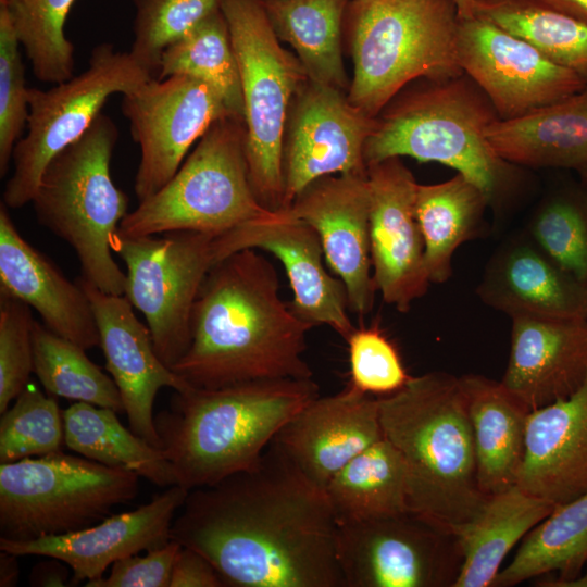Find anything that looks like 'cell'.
Listing matches in <instances>:
<instances>
[{"label": "cell", "mask_w": 587, "mask_h": 587, "mask_svg": "<svg viewBox=\"0 0 587 587\" xmlns=\"http://www.w3.org/2000/svg\"><path fill=\"white\" fill-rule=\"evenodd\" d=\"M457 51L461 68L500 120L520 117L587 86L529 42L476 15L460 16Z\"/></svg>", "instance_id": "cell-16"}, {"label": "cell", "mask_w": 587, "mask_h": 587, "mask_svg": "<svg viewBox=\"0 0 587 587\" xmlns=\"http://www.w3.org/2000/svg\"><path fill=\"white\" fill-rule=\"evenodd\" d=\"M0 295L25 302L49 329L85 350L99 346L86 292L20 235L4 203L0 205Z\"/></svg>", "instance_id": "cell-25"}, {"label": "cell", "mask_w": 587, "mask_h": 587, "mask_svg": "<svg viewBox=\"0 0 587 587\" xmlns=\"http://www.w3.org/2000/svg\"><path fill=\"white\" fill-rule=\"evenodd\" d=\"M496 154L508 163L587 168V86L560 101L487 129Z\"/></svg>", "instance_id": "cell-28"}, {"label": "cell", "mask_w": 587, "mask_h": 587, "mask_svg": "<svg viewBox=\"0 0 587 587\" xmlns=\"http://www.w3.org/2000/svg\"><path fill=\"white\" fill-rule=\"evenodd\" d=\"M222 577L200 552L182 546L175 559L170 587H223Z\"/></svg>", "instance_id": "cell-46"}, {"label": "cell", "mask_w": 587, "mask_h": 587, "mask_svg": "<svg viewBox=\"0 0 587 587\" xmlns=\"http://www.w3.org/2000/svg\"><path fill=\"white\" fill-rule=\"evenodd\" d=\"M30 307L0 295V413L29 383L34 372Z\"/></svg>", "instance_id": "cell-44"}, {"label": "cell", "mask_w": 587, "mask_h": 587, "mask_svg": "<svg viewBox=\"0 0 587 587\" xmlns=\"http://www.w3.org/2000/svg\"><path fill=\"white\" fill-rule=\"evenodd\" d=\"M476 295L511 319L587 320V284L558 265L526 233L497 249Z\"/></svg>", "instance_id": "cell-23"}, {"label": "cell", "mask_w": 587, "mask_h": 587, "mask_svg": "<svg viewBox=\"0 0 587 587\" xmlns=\"http://www.w3.org/2000/svg\"><path fill=\"white\" fill-rule=\"evenodd\" d=\"M348 342L350 385L372 396H388L403 388L410 376L401 357L377 325L354 328Z\"/></svg>", "instance_id": "cell-43"}, {"label": "cell", "mask_w": 587, "mask_h": 587, "mask_svg": "<svg viewBox=\"0 0 587 587\" xmlns=\"http://www.w3.org/2000/svg\"><path fill=\"white\" fill-rule=\"evenodd\" d=\"M212 248L214 263L243 249L272 253L285 267L294 294L290 305L301 319L327 325L345 340L354 330L345 285L325 268L320 237L307 223L276 212L214 237Z\"/></svg>", "instance_id": "cell-18"}, {"label": "cell", "mask_w": 587, "mask_h": 587, "mask_svg": "<svg viewBox=\"0 0 587 587\" xmlns=\"http://www.w3.org/2000/svg\"><path fill=\"white\" fill-rule=\"evenodd\" d=\"M221 10L240 73L250 185L263 208L278 212L287 116L308 75L297 55L282 46L262 0H222Z\"/></svg>", "instance_id": "cell-9"}, {"label": "cell", "mask_w": 587, "mask_h": 587, "mask_svg": "<svg viewBox=\"0 0 587 587\" xmlns=\"http://www.w3.org/2000/svg\"><path fill=\"white\" fill-rule=\"evenodd\" d=\"M587 564V491L557 505L524 538L492 587H512L540 577L536 586L563 587Z\"/></svg>", "instance_id": "cell-30"}, {"label": "cell", "mask_w": 587, "mask_h": 587, "mask_svg": "<svg viewBox=\"0 0 587 587\" xmlns=\"http://www.w3.org/2000/svg\"><path fill=\"white\" fill-rule=\"evenodd\" d=\"M526 234L558 265L587 284V188L583 183L546 198Z\"/></svg>", "instance_id": "cell-39"}, {"label": "cell", "mask_w": 587, "mask_h": 587, "mask_svg": "<svg viewBox=\"0 0 587 587\" xmlns=\"http://www.w3.org/2000/svg\"><path fill=\"white\" fill-rule=\"evenodd\" d=\"M33 357L34 373L49 394L124 411L113 378L89 360L85 349L37 321L33 325Z\"/></svg>", "instance_id": "cell-37"}, {"label": "cell", "mask_w": 587, "mask_h": 587, "mask_svg": "<svg viewBox=\"0 0 587 587\" xmlns=\"http://www.w3.org/2000/svg\"><path fill=\"white\" fill-rule=\"evenodd\" d=\"M35 77L59 84L74 76L75 48L64 26L75 0H4Z\"/></svg>", "instance_id": "cell-38"}, {"label": "cell", "mask_w": 587, "mask_h": 587, "mask_svg": "<svg viewBox=\"0 0 587 587\" xmlns=\"http://www.w3.org/2000/svg\"><path fill=\"white\" fill-rule=\"evenodd\" d=\"M325 491L272 442L251 470L189 490L170 537L225 586L344 587Z\"/></svg>", "instance_id": "cell-1"}, {"label": "cell", "mask_w": 587, "mask_h": 587, "mask_svg": "<svg viewBox=\"0 0 587 587\" xmlns=\"http://www.w3.org/2000/svg\"><path fill=\"white\" fill-rule=\"evenodd\" d=\"M135 7L132 57L152 75L163 51L221 9L222 0H132Z\"/></svg>", "instance_id": "cell-41"}, {"label": "cell", "mask_w": 587, "mask_h": 587, "mask_svg": "<svg viewBox=\"0 0 587 587\" xmlns=\"http://www.w3.org/2000/svg\"><path fill=\"white\" fill-rule=\"evenodd\" d=\"M70 566L62 560L50 558V560L37 563L30 574L29 584L40 587H63L71 586Z\"/></svg>", "instance_id": "cell-47"}, {"label": "cell", "mask_w": 587, "mask_h": 587, "mask_svg": "<svg viewBox=\"0 0 587 587\" xmlns=\"http://www.w3.org/2000/svg\"><path fill=\"white\" fill-rule=\"evenodd\" d=\"M373 278L383 300L405 313L430 284L415 216L417 182L400 158L367 165Z\"/></svg>", "instance_id": "cell-17"}, {"label": "cell", "mask_w": 587, "mask_h": 587, "mask_svg": "<svg viewBox=\"0 0 587 587\" xmlns=\"http://www.w3.org/2000/svg\"><path fill=\"white\" fill-rule=\"evenodd\" d=\"M116 411L74 402L63 411L65 446L95 462L123 469L161 486L176 484L164 452L127 429Z\"/></svg>", "instance_id": "cell-34"}, {"label": "cell", "mask_w": 587, "mask_h": 587, "mask_svg": "<svg viewBox=\"0 0 587 587\" xmlns=\"http://www.w3.org/2000/svg\"><path fill=\"white\" fill-rule=\"evenodd\" d=\"M245 121L214 122L176 174L126 214L118 233L128 237L190 230L220 236L276 212L263 208L251 188Z\"/></svg>", "instance_id": "cell-8"}, {"label": "cell", "mask_w": 587, "mask_h": 587, "mask_svg": "<svg viewBox=\"0 0 587 587\" xmlns=\"http://www.w3.org/2000/svg\"><path fill=\"white\" fill-rule=\"evenodd\" d=\"M516 485L555 507L587 491V379L570 397L529 412Z\"/></svg>", "instance_id": "cell-26"}, {"label": "cell", "mask_w": 587, "mask_h": 587, "mask_svg": "<svg viewBox=\"0 0 587 587\" xmlns=\"http://www.w3.org/2000/svg\"><path fill=\"white\" fill-rule=\"evenodd\" d=\"M77 283L90 301L105 367L118 388L129 428L160 449L153 416L155 396L163 387L184 391L191 385L163 363L148 326L136 317L124 296L104 292L82 276Z\"/></svg>", "instance_id": "cell-20"}, {"label": "cell", "mask_w": 587, "mask_h": 587, "mask_svg": "<svg viewBox=\"0 0 587 587\" xmlns=\"http://www.w3.org/2000/svg\"><path fill=\"white\" fill-rule=\"evenodd\" d=\"M376 123L354 107L347 91L307 79L289 108L283 140L284 202L314 180L366 174L364 146Z\"/></svg>", "instance_id": "cell-15"}, {"label": "cell", "mask_w": 587, "mask_h": 587, "mask_svg": "<svg viewBox=\"0 0 587 587\" xmlns=\"http://www.w3.org/2000/svg\"><path fill=\"white\" fill-rule=\"evenodd\" d=\"M344 587H453L462 565L455 535L411 512L337 524Z\"/></svg>", "instance_id": "cell-13"}, {"label": "cell", "mask_w": 587, "mask_h": 587, "mask_svg": "<svg viewBox=\"0 0 587 587\" xmlns=\"http://www.w3.org/2000/svg\"><path fill=\"white\" fill-rule=\"evenodd\" d=\"M578 174L580 176V179H582V183L585 185V187L587 188V168H584L582 171H578Z\"/></svg>", "instance_id": "cell-51"}, {"label": "cell", "mask_w": 587, "mask_h": 587, "mask_svg": "<svg viewBox=\"0 0 587 587\" xmlns=\"http://www.w3.org/2000/svg\"><path fill=\"white\" fill-rule=\"evenodd\" d=\"M378 402L383 435L405 464L409 512L450 532L474 519L488 497L477 482L459 377L439 371L412 376Z\"/></svg>", "instance_id": "cell-4"}, {"label": "cell", "mask_w": 587, "mask_h": 587, "mask_svg": "<svg viewBox=\"0 0 587 587\" xmlns=\"http://www.w3.org/2000/svg\"><path fill=\"white\" fill-rule=\"evenodd\" d=\"M500 380L529 411L573 395L587 379V320L511 319Z\"/></svg>", "instance_id": "cell-24"}, {"label": "cell", "mask_w": 587, "mask_h": 587, "mask_svg": "<svg viewBox=\"0 0 587 587\" xmlns=\"http://www.w3.org/2000/svg\"><path fill=\"white\" fill-rule=\"evenodd\" d=\"M488 205L482 189L460 173L438 184H417L415 216L430 284H442L452 276L454 252L484 232Z\"/></svg>", "instance_id": "cell-31"}, {"label": "cell", "mask_w": 587, "mask_h": 587, "mask_svg": "<svg viewBox=\"0 0 587 587\" xmlns=\"http://www.w3.org/2000/svg\"><path fill=\"white\" fill-rule=\"evenodd\" d=\"M317 396L313 378L175 391L154 424L176 484L191 490L253 469L280 428Z\"/></svg>", "instance_id": "cell-3"}, {"label": "cell", "mask_w": 587, "mask_h": 587, "mask_svg": "<svg viewBox=\"0 0 587 587\" xmlns=\"http://www.w3.org/2000/svg\"><path fill=\"white\" fill-rule=\"evenodd\" d=\"M319 235L324 259L345 285L349 309L363 316L377 292L370 248V188L366 174L321 177L307 186L286 210Z\"/></svg>", "instance_id": "cell-19"}, {"label": "cell", "mask_w": 587, "mask_h": 587, "mask_svg": "<svg viewBox=\"0 0 587 587\" xmlns=\"http://www.w3.org/2000/svg\"><path fill=\"white\" fill-rule=\"evenodd\" d=\"M554 508L517 485L489 496L474 519L451 530L462 552L453 587L494 586L508 553Z\"/></svg>", "instance_id": "cell-29"}, {"label": "cell", "mask_w": 587, "mask_h": 587, "mask_svg": "<svg viewBox=\"0 0 587 587\" xmlns=\"http://www.w3.org/2000/svg\"><path fill=\"white\" fill-rule=\"evenodd\" d=\"M122 112L140 148L134 183L139 201L176 174L192 145L214 122L233 116L210 84L189 75L152 77L123 95Z\"/></svg>", "instance_id": "cell-14"}, {"label": "cell", "mask_w": 587, "mask_h": 587, "mask_svg": "<svg viewBox=\"0 0 587 587\" xmlns=\"http://www.w3.org/2000/svg\"><path fill=\"white\" fill-rule=\"evenodd\" d=\"M350 0H262L280 41L296 52L308 78L348 91L342 60L344 20Z\"/></svg>", "instance_id": "cell-32"}, {"label": "cell", "mask_w": 587, "mask_h": 587, "mask_svg": "<svg viewBox=\"0 0 587 587\" xmlns=\"http://www.w3.org/2000/svg\"><path fill=\"white\" fill-rule=\"evenodd\" d=\"M315 327L279 296L274 265L255 249L215 262L191 316V341L172 367L197 388L282 378H313L304 359Z\"/></svg>", "instance_id": "cell-2"}, {"label": "cell", "mask_w": 587, "mask_h": 587, "mask_svg": "<svg viewBox=\"0 0 587 587\" xmlns=\"http://www.w3.org/2000/svg\"><path fill=\"white\" fill-rule=\"evenodd\" d=\"M21 43L4 0H0V176L9 170L16 142L25 133L29 105Z\"/></svg>", "instance_id": "cell-42"}, {"label": "cell", "mask_w": 587, "mask_h": 587, "mask_svg": "<svg viewBox=\"0 0 587 587\" xmlns=\"http://www.w3.org/2000/svg\"><path fill=\"white\" fill-rule=\"evenodd\" d=\"M544 5L587 24V0H537Z\"/></svg>", "instance_id": "cell-48"}, {"label": "cell", "mask_w": 587, "mask_h": 587, "mask_svg": "<svg viewBox=\"0 0 587 587\" xmlns=\"http://www.w3.org/2000/svg\"><path fill=\"white\" fill-rule=\"evenodd\" d=\"M182 545L170 540L145 555L132 554L115 561L109 576L85 583L86 587H170L175 559Z\"/></svg>", "instance_id": "cell-45"}, {"label": "cell", "mask_w": 587, "mask_h": 587, "mask_svg": "<svg viewBox=\"0 0 587 587\" xmlns=\"http://www.w3.org/2000/svg\"><path fill=\"white\" fill-rule=\"evenodd\" d=\"M497 120L486 93L465 73L441 80L417 79L376 116L364 161L367 166L410 157L447 165L478 186L490 205L513 178L511 163L500 159L487 139V129Z\"/></svg>", "instance_id": "cell-5"}, {"label": "cell", "mask_w": 587, "mask_h": 587, "mask_svg": "<svg viewBox=\"0 0 587 587\" xmlns=\"http://www.w3.org/2000/svg\"><path fill=\"white\" fill-rule=\"evenodd\" d=\"M324 491L337 524L409 512L405 464L385 437L349 461Z\"/></svg>", "instance_id": "cell-33"}, {"label": "cell", "mask_w": 587, "mask_h": 587, "mask_svg": "<svg viewBox=\"0 0 587 587\" xmlns=\"http://www.w3.org/2000/svg\"><path fill=\"white\" fill-rule=\"evenodd\" d=\"M189 75L210 84L229 113L245 121L241 79L227 21L217 10L162 53L157 78Z\"/></svg>", "instance_id": "cell-36"}, {"label": "cell", "mask_w": 587, "mask_h": 587, "mask_svg": "<svg viewBox=\"0 0 587 587\" xmlns=\"http://www.w3.org/2000/svg\"><path fill=\"white\" fill-rule=\"evenodd\" d=\"M18 555L1 550L0 553V586L14 587L20 576Z\"/></svg>", "instance_id": "cell-49"}, {"label": "cell", "mask_w": 587, "mask_h": 587, "mask_svg": "<svg viewBox=\"0 0 587 587\" xmlns=\"http://www.w3.org/2000/svg\"><path fill=\"white\" fill-rule=\"evenodd\" d=\"M459 14L461 17H469L473 15L474 0H455Z\"/></svg>", "instance_id": "cell-50"}, {"label": "cell", "mask_w": 587, "mask_h": 587, "mask_svg": "<svg viewBox=\"0 0 587 587\" xmlns=\"http://www.w3.org/2000/svg\"><path fill=\"white\" fill-rule=\"evenodd\" d=\"M214 237L190 230L163 237L117 232L111 242L127 270L123 296L145 315L154 349L171 369L191 341L193 305L214 264Z\"/></svg>", "instance_id": "cell-12"}, {"label": "cell", "mask_w": 587, "mask_h": 587, "mask_svg": "<svg viewBox=\"0 0 587 587\" xmlns=\"http://www.w3.org/2000/svg\"><path fill=\"white\" fill-rule=\"evenodd\" d=\"M63 411L36 385L28 383L0 419V463L62 451Z\"/></svg>", "instance_id": "cell-40"}, {"label": "cell", "mask_w": 587, "mask_h": 587, "mask_svg": "<svg viewBox=\"0 0 587 587\" xmlns=\"http://www.w3.org/2000/svg\"><path fill=\"white\" fill-rule=\"evenodd\" d=\"M189 490L172 485L136 510L114 514L103 521L68 534L33 540L0 537V550L18 557L39 555L65 562L71 586L103 576L109 565L140 551L159 548L170 540L173 521Z\"/></svg>", "instance_id": "cell-21"}, {"label": "cell", "mask_w": 587, "mask_h": 587, "mask_svg": "<svg viewBox=\"0 0 587 587\" xmlns=\"http://www.w3.org/2000/svg\"><path fill=\"white\" fill-rule=\"evenodd\" d=\"M383 437L378 397L348 384L335 395L311 400L280 428L273 444L324 490L349 461Z\"/></svg>", "instance_id": "cell-22"}, {"label": "cell", "mask_w": 587, "mask_h": 587, "mask_svg": "<svg viewBox=\"0 0 587 587\" xmlns=\"http://www.w3.org/2000/svg\"><path fill=\"white\" fill-rule=\"evenodd\" d=\"M483 17L533 45L587 85V24L537 0H474Z\"/></svg>", "instance_id": "cell-35"}, {"label": "cell", "mask_w": 587, "mask_h": 587, "mask_svg": "<svg viewBox=\"0 0 587 587\" xmlns=\"http://www.w3.org/2000/svg\"><path fill=\"white\" fill-rule=\"evenodd\" d=\"M117 138L113 120L100 113L79 139L50 161L32 203L38 222L74 249L82 277L104 292L123 296L126 274L111 248L128 213V197L111 176Z\"/></svg>", "instance_id": "cell-7"}, {"label": "cell", "mask_w": 587, "mask_h": 587, "mask_svg": "<svg viewBox=\"0 0 587 587\" xmlns=\"http://www.w3.org/2000/svg\"><path fill=\"white\" fill-rule=\"evenodd\" d=\"M455 0H350L344 20L353 63L348 100L372 117L417 79L464 74Z\"/></svg>", "instance_id": "cell-6"}, {"label": "cell", "mask_w": 587, "mask_h": 587, "mask_svg": "<svg viewBox=\"0 0 587 587\" xmlns=\"http://www.w3.org/2000/svg\"><path fill=\"white\" fill-rule=\"evenodd\" d=\"M152 77L129 51L101 43L78 75L47 90L28 88L27 125L12 153L2 203L18 209L32 202L47 165L86 133L109 97L130 92Z\"/></svg>", "instance_id": "cell-11"}, {"label": "cell", "mask_w": 587, "mask_h": 587, "mask_svg": "<svg viewBox=\"0 0 587 587\" xmlns=\"http://www.w3.org/2000/svg\"><path fill=\"white\" fill-rule=\"evenodd\" d=\"M472 427L479 489L487 497L516 485L529 410L500 380L459 377Z\"/></svg>", "instance_id": "cell-27"}, {"label": "cell", "mask_w": 587, "mask_h": 587, "mask_svg": "<svg viewBox=\"0 0 587 587\" xmlns=\"http://www.w3.org/2000/svg\"><path fill=\"white\" fill-rule=\"evenodd\" d=\"M139 475L63 451L0 463V533L33 540L90 527L138 494Z\"/></svg>", "instance_id": "cell-10"}]
</instances>
